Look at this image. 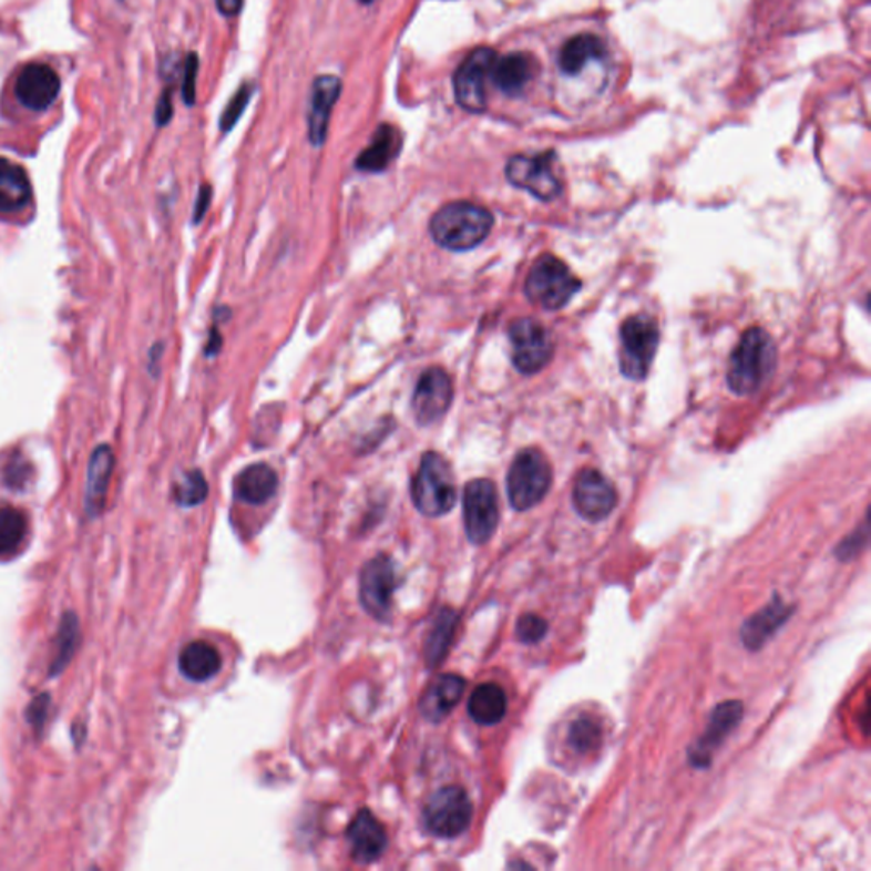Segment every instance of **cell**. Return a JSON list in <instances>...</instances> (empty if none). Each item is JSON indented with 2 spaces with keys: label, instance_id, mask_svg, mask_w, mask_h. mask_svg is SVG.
<instances>
[{
  "label": "cell",
  "instance_id": "obj_1",
  "mask_svg": "<svg viewBox=\"0 0 871 871\" xmlns=\"http://www.w3.org/2000/svg\"><path fill=\"white\" fill-rule=\"evenodd\" d=\"M494 216L483 206L453 202L432 215L429 232L438 246L448 250H470L491 234Z\"/></svg>",
  "mask_w": 871,
  "mask_h": 871
},
{
  "label": "cell",
  "instance_id": "obj_2",
  "mask_svg": "<svg viewBox=\"0 0 871 871\" xmlns=\"http://www.w3.org/2000/svg\"><path fill=\"white\" fill-rule=\"evenodd\" d=\"M777 365V348L771 336L761 327H752L744 334L730 356L729 387L737 396L758 392L771 377Z\"/></svg>",
  "mask_w": 871,
  "mask_h": 871
},
{
  "label": "cell",
  "instance_id": "obj_3",
  "mask_svg": "<svg viewBox=\"0 0 871 871\" xmlns=\"http://www.w3.org/2000/svg\"><path fill=\"white\" fill-rule=\"evenodd\" d=\"M412 501L419 513L429 518H440L453 510L457 485L447 458L436 451L422 457L421 467L412 480Z\"/></svg>",
  "mask_w": 871,
  "mask_h": 871
},
{
  "label": "cell",
  "instance_id": "obj_4",
  "mask_svg": "<svg viewBox=\"0 0 871 871\" xmlns=\"http://www.w3.org/2000/svg\"><path fill=\"white\" fill-rule=\"evenodd\" d=\"M552 467L542 451L526 448L514 458L508 473V495L516 511H527L545 499L552 488Z\"/></svg>",
  "mask_w": 871,
  "mask_h": 871
},
{
  "label": "cell",
  "instance_id": "obj_5",
  "mask_svg": "<svg viewBox=\"0 0 871 871\" xmlns=\"http://www.w3.org/2000/svg\"><path fill=\"white\" fill-rule=\"evenodd\" d=\"M581 281L572 275L571 269L559 257L545 254L540 257L530 275L524 291L530 301L546 310H559L577 294Z\"/></svg>",
  "mask_w": 871,
  "mask_h": 871
},
{
  "label": "cell",
  "instance_id": "obj_6",
  "mask_svg": "<svg viewBox=\"0 0 871 871\" xmlns=\"http://www.w3.org/2000/svg\"><path fill=\"white\" fill-rule=\"evenodd\" d=\"M472 816V800L463 788H441L429 798L424 826L436 838L453 839L469 829Z\"/></svg>",
  "mask_w": 871,
  "mask_h": 871
},
{
  "label": "cell",
  "instance_id": "obj_7",
  "mask_svg": "<svg viewBox=\"0 0 871 871\" xmlns=\"http://www.w3.org/2000/svg\"><path fill=\"white\" fill-rule=\"evenodd\" d=\"M619 365L625 377L642 380L647 377L659 346V329L650 317L635 316L622 326Z\"/></svg>",
  "mask_w": 871,
  "mask_h": 871
},
{
  "label": "cell",
  "instance_id": "obj_8",
  "mask_svg": "<svg viewBox=\"0 0 871 871\" xmlns=\"http://www.w3.org/2000/svg\"><path fill=\"white\" fill-rule=\"evenodd\" d=\"M463 521L473 545H483L494 536L499 524V495L494 483L477 479L463 492Z\"/></svg>",
  "mask_w": 871,
  "mask_h": 871
},
{
  "label": "cell",
  "instance_id": "obj_9",
  "mask_svg": "<svg viewBox=\"0 0 871 871\" xmlns=\"http://www.w3.org/2000/svg\"><path fill=\"white\" fill-rule=\"evenodd\" d=\"M495 55L491 48H477L458 66L454 74V98L469 113H483L488 107V81L494 69Z\"/></svg>",
  "mask_w": 871,
  "mask_h": 871
},
{
  "label": "cell",
  "instance_id": "obj_10",
  "mask_svg": "<svg viewBox=\"0 0 871 871\" xmlns=\"http://www.w3.org/2000/svg\"><path fill=\"white\" fill-rule=\"evenodd\" d=\"M555 155H516L505 165V177L513 186L527 191L542 202H552L562 195V181L553 171Z\"/></svg>",
  "mask_w": 871,
  "mask_h": 871
},
{
  "label": "cell",
  "instance_id": "obj_11",
  "mask_svg": "<svg viewBox=\"0 0 871 871\" xmlns=\"http://www.w3.org/2000/svg\"><path fill=\"white\" fill-rule=\"evenodd\" d=\"M396 571L389 556L371 559L359 575V600L373 618L389 622L396 591Z\"/></svg>",
  "mask_w": 871,
  "mask_h": 871
},
{
  "label": "cell",
  "instance_id": "obj_12",
  "mask_svg": "<svg viewBox=\"0 0 871 871\" xmlns=\"http://www.w3.org/2000/svg\"><path fill=\"white\" fill-rule=\"evenodd\" d=\"M514 367L524 375L539 373L549 365L553 342L549 330L533 319L514 320L510 327Z\"/></svg>",
  "mask_w": 871,
  "mask_h": 871
},
{
  "label": "cell",
  "instance_id": "obj_13",
  "mask_svg": "<svg viewBox=\"0 0 871 871\" xmlns=\"http://www.w3.org/2000/svg\"><path fill=\"white\" fill-rule=\"evenodd\" d=\"M453 396V381L443 368L426 370L412 396V410L418 424L431 426L440 421L450 409Z\"/></svg>",
  "mask_w": 871,
  "mask_h": 871
},
{
  "label": "cell",
  "instance_id": "obj_14",
  "mask_svg": "<svg viewBox=\"0 0 871 871\" xmlns=\"http://www.w3.org/2000/svg\"><path fill=\"white\" fill-rule=\"evenodd\" d=\"M572 499L577 513L587 521L606 520L618 504V494L613 483L593 469L578 473Z\"/></svg>",
  "mask_w": 871,
  "mask_h": 871
},
{
  "label": "cell",
  "instance_id": "obj_15",
  "mask_svg": "<svg viewBox=\"0 0 871 871\" xmlns=\"http://www.w3.org/2000/svg\"><path fill=\"white\" fill-rule=\"evenodd\" d=\"M14 91L22 106L31 111H44L59 98L60 78L50 65L30 63L18 75Z\"/></svg>",
  "mask_w": 871,
  "mask_h": 871
},
{
  "label": "cell",
  "instance_id": "obj_16",
  "mask_svg": "<svg viewBox=\"0 0 871 871\" xmlns=\"http://www.w3.org/2000/svg\"><path fill=\"white\" fill-rule=\"evenodd\" d=\"M744 707L740 701H725L718 705L711 714L710 724H708L707 732L698 740L695 749L689 752V761L696 768H707L710 766L711 755L717 751V747L724 744L730 732L736 729L739 721L742 720Z\"/></svg>",
  "mask_w": 871,
  "mask_h": 871
},
{
  "label": "cell",
  "instance_id": "obj_17",
  "mask_svg": "<svg viewBox=\"0 0 871 871\" xmlns=\"http://www.w3.org/2000/svg\"><path fill=\"white\" fill-rule=\"evenodd\" d=\"M348 841L351 844L352 858L359 863H373L385 853L389 844L380 820L367 809L356 813L349 824Z\"/></svg>",
  "mask_w": 871,
  "mask_h": 871
},
{
  "label": "cell",
  "instance_id": "obj_18",
  "mask_svg": "<svg viewBox=\"0 0 871 871\" xmlns=\"http://www.w3.org/2000/svg\"><path fill=\"white\" fill-rule=\"evenodd\" d=\"M465 688V679L457 674H443V676L436 677L434 682L426 689L421 704H419L422 717L432 724H440L460 704Z\"/></svg>",
  "mask_w": 871,
  "mask_h": 871
},
{
  "label": "cell",
  "instance_id": "obj_19",
  "mask_svg": "<svg viewBox=\"0 0 871 871\" xmlns=\"http://www.w3.org/2000/svg\"><path fill=\"white\" fill-rule=\"evenodd\" d=\"M341 94V81L334 75H320L311 88L310 113H308V136L314 145L326 142L330 113Z\"/></svg>",
  "mask_w": 871,
  "mask_h": 871
},
{
  "label": "cell",
  "instance_id": "obj_20",
  "mask_svg": "<svg viewBox=\"0 0 871 871\" xmlns=\"http://www.w3.org/2000/svg\"><path fill=\"white\" fill-rule=\"evenodd\" d=\"M33 198L30 177L16 162L0 157V215H14L27 209Z\"/></svg>",
  "mask_w": 871,
  "mask_h": 871
},
{
  "label": "cell",
  "instance_id": "obj_21",
  "mask_svg": "<svg viewBox=\"0 0 871 871\" xmlns=\"http://www.w3.org/2000/svg\"><path fill=\"white\" fill-rule=\"evenodd\" d=\"M113 469V450L107 444L95 448L89 462L88 485H85V510L91 516H98L104 508Z\"/></svg>",
  "mask_w": 871,
  "mask_h": 871
},
{
  "label": "cell",
  "instance_id": "obj_22",
  "mask_svg": "<svg viewBox=\"0 0 871 871\" xmlns=\"http://www.w3.org/2000/svg\"><path fill=\"white\" fill-rule=\"evenodd\" d=\"M402 148V136L392 125H381L375 132L370 145L356 158V167L362 173H383Z\"/></svg>",
  "mask_w": 871,
  "mask_h": 871
},
{
  "label": "cell",
  "instance_id": "obj_23",
  "mask_svg": "<svg viewBox=\"0 0 871 871\" xmlns=\"http://www.w3.org/2000/svg\"><path fill=\"white\" fill-rule=\"evenodd\" d=\"M535 75V60L527 53H510L495 60L491 79L499 91L518 95L527 88Z\"/></svg>",
  "mask_w": 871,
  "mask_h": 871
},
{
  "label": "cell",
  "instance_id": "obj_24",
  "mask_svg": "<svg viewBox=\"0 0 871 871\" xmlns=\"http://www.w3.org/2000/svg\"><path fill=\"white\" fill-rule=\"evenodd\" d=\"M278 489V475L266 463L247 467L235 479V495L242 502L259 505L268 502Z\"/></svg>",
  "mask_w": 871,
  "mask_h": 871
},
{
  "label": "cell",
  "instance_id": "obj_25",
  "mask_svg": "<svg viewBox=\"0 0 871 871\" xmlns=\"http://www.w3.org/2000/svg\"><path fill=\"white\" fill-rule=\"evenodd\" d=\"M790 606H787L780 597H775V601L762 612L744 623V645L751 650H758L790 618Z\"/></svg>",
  "mask_w": 871,
  "mask_h": 871
},
{
  "label": "cell",
  "instance_id": "obj_26",
  "mask_svg": "<svg viewBox=\"0 0 871 871\" xmlns=\"http://www.w3.org/2000/svg\"><path fill=\"white\" fill-rule=\"evenodd\" d=\"M180 669L191 682H208L222 669V657L206 642H191L180 656Z\"/></svg>",
  "mask_w": 871,
  "mask_h": 871
},
{
  "label": "cell",
  "instance_id": "obj_27",
  "mask_svg": "<svg viewBox=\"0 0 871 871\" xmlns=\"http://www.w3.org/2000/svg\"><path fill=\"white\" fill-rule=\"evenodd\" d=\"M508 696L494 683L477 686L469 699V715L479 725H495L505 717Z\"/></svg>",
  "mask_w": 871,
  "mask_h": 871
},
{
  "label": "cell",
  "instance_id": "obj_28",
  "mask_svg": "<svg viewBox=\"0 0 871 871\" xmlns=\"http://www.w3.org/2000/svg\"><path fill=\"white\" fill-rule=\"evenodd\" d=\"M604 43L594 34L584 33L571 38L564 44L561 52V70L564 74L575 75L583 72L584 66L593 60H600L604 55Z\"/></svg>",
  "mask_w": 871,
  "mask_h": 871
},
{
  "label": "cell",
  "instance_id": "obj_29",
  "mask_svg": "<svg viewBox=\"0 0 871 871\" xmlns=\"http://www.w3.org/2000/svg\"><path fill=\"white\" fill-rule=\"evenodd\" d=\"M458 615L451 609H443L432 623L426 641V660L429 666H438L447 656L448 648L453 642L454 631H457Z\"/></svg>",
  "mask_w": 871,
  "mask_h": 871
},
{
  "label": "cell",
  "instance_id": "obj_30",
  "mask_svg": "<svg viewBox=\"0 0 871 871\" xmlns=\"http://www.w3.org/2000/svg\"><path fill=\"white\" fill-rule=\"evenodd\" d=\"M27 536V518L21 511L0 505V559L12 555Z\"/></svg>",
  "mask_w": 871,
  "mask_h": 871
},
{
  "label": "cell",
  "instance_id": "obj_31",
  "mask_svg": "<svg viewBox=\"0 0 871 871\" xmlns=\"http://www.w3.org/2000/svg\"><path fill=\"white\" fill-rule=\"evenodd\" d=\"M79 637H81V632H79L78 616L66 613L63 616L62 625H60L59 650H57L55 660L50 669L52 676H57L65 669L66 664L74 656L75 648H78Z\"/></svg>",
  "mask_w": 871,
  "mask_h": 871
},
{
  "label": "cell",
  "instance_id": "obj_32",
  "mask_svg": "<svg viewBox=\"0 0 871 871\" xmlns=\"http://www.w3.org/2000/svg\"><path fill=\"white\" fill-rule=\"evenodd\" d=\"M601 739H603V732L594 718L581 717L572 721L571 729H568V744L578 755L596 751L601 746Z\"/></svg>",
  "mask_w": 871,
  "mask_h": 871
},
{
  "label": "cell",
  "instance_id": "obj_33",
  "mask_svg": "<svg viewBox=\"0 0 871 871\" xmlns=\"http://www.w3.org/2000/svg\"><path fill=\"white\" fill-rule=\"evenodd\" d=\"M208 495V483L199 470H191L184 473L183 479L177 482L174 489V498L176 502L183 508H195L202 504Z\"/></svg>",
  "mask_w": 871,
  "mask_h": 871
},
{
  "label": "cell",
  "instance_id": "obj_34",
  "mask_svg": "<svg viewBox=\"0 0 871 871\" xmlns=\"http://www.w3.org/2000/svg\"><path fill=\"white\" fill-rule=\"evenodd\" d=\"M253 91L254 85L244 84L240 89H238L237 92H235L234 98H232L230 103L227 104L224 114H222V132H230V130L234 129L238 117L242 116V113H244V110H246L247 104H249L250 98H253Z\"/></svg>",
  "mask_w": 871,
  "mask_h": 871
},
{
  "label": "cell",
  "instance_id": "obj_35",
  "mask_svg": "<svg viewBox=\"0 0 871 871\" xmlns=\"http://www.w3.org/2000/svg\"><path fill=\"white\" fill-rule=\"evenodd\" d=\"M549 632V623L539 615H523L516 623V635L523 644H536Z\"/></svg>",
  "mask_w": 871,
  "mask_h": 871
},
{
  "label": "cell",
  "instance_id": "obj_36",
  "mask_svg": "<svg viewBox=\"0 0 871 871\" xmlns=\"http://www.w3.org/2000/svg\"><path fill=\"white\" fill-rule=\"evenodd\" d=\"M199 60L195 53H189V57L184 63V82H183V100L186 101L187 106H193L196 101V78H198Z\"/></svg>",
  "mask_w": 871,
  "mask_h": 871
},
{
  "label": "cell",
  "instance_id": "obj_37",
  "mask_svg": "<svg viewBox=\"0 0 871 871\" xmlns=\"http://www.w3.org/2000/svg\"><path fill=\"white\" fill-rule=\"evenodd\" d=\"M48 708H50V698L47 695L38 696L37 699H33L30 708H28V720L38 730L43 727L44 720H47Z\"/></svg>",
  "mask_w": 871,
  "mask_h": 871
},
{
  "label": "cell",
  "instance_id": "obj_38",
  "mask_svg": "<svg viewBox=\"0 0 871 871\" xmlns=\"http://www.w3.org/2000/svg\"><path fill=\"white\" fill-rule=\"evenodd\" d=\"M155 117H157L158 126L167 125V121L173 117V98H171V92L165 91L164 94H162L161 101H158L157 104Z\"/></svg>",
  "mask_w": 871,
  "mask_h": 871
},
{
  "label": "cell",
  "instance_id": "obj_39",
  "mask_svg": "<svg viewBox=\"0 0 871 871\" xmlns=\"http://www.w3.org/2000/svg\"><path fill=\"white\" fill-rule=\"evenodd\" d=\"M209 202H212V187L203 186L202 189H199L198 203H196V209H195V218H193V222H195V224L202 222L203 216H205L206 209H208Z\"/></svg>",
  "mask_w": 871,
  "mask_h": 871
},
{
  "label": "cell",
  "instance_id": "obj_40",
  "mask_svg": "<svg viewBox=\"0 0 871 871\" xmlns=\"http://www.w3.org/2000/svg\"><path fill=\"white\" fill-rule=\"evenodd\" d=\"M242 6H244V0H216V8L224 16H237Z\"/></svg>",
  "mask_w": 871,
  "mask_h": 871
},
{
  "label": "cell",
  "instance_id": "obj_41",
  "mask_svg": "<svg viewBox=\"0 0 871 871\" xmlns=\"http://www.w3.org/2000/svg\"><path fill=\"white\" fill-rule=\"evenodd\" d=\"M359 2H361V4H371L375 0H359Z\"/></svg>",
  "mask_w": 871,
  "mask_h": 871
}]
</instances>
